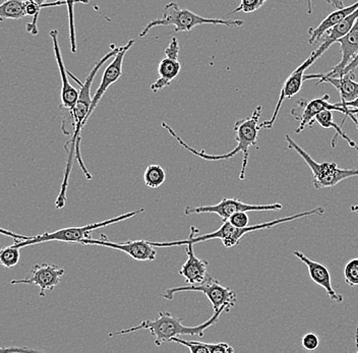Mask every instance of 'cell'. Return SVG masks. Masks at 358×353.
Segmentation results:
<instances>
[{
  "label": "cell",
  "instance_id": "34",
  "mask_svg": "<svg viewBox=\"0 0 358 353\" xmlns=\"http://www.w3.org/2000/svg\"><path fill=\"white\" fill-rule=\"evenodd\" d=\"M35 350L27 347H3L0 346V352H34Z\"/></svg>",
  "mask_w": 358,
  "mask_h": 353
},
{
  "label": "cell",
  "instance_id": "37",
  "mask_svg": "<svg viewBox=\"0 0 358 353\" xmlns=\"http://www.w3.org/2000/svg\"><path fill=\"white\" fill-rule=\"evenodd\" d=\"M306 8H308V13L310 15L313 13V0H304Z\"/></svg>",
  "mask_w": 358,
  "mask_h": 353
},
{
  "label": "cell",
  "instance_id": "21",
  "mask_svg": "<svg viewBox=\"0 0 358 353\" xmlns=\"http://www.w3.org/2000/svg\"><path fill=\"white\" fill-rule=\"evenodd\" d=\"M315 122L319 124L320 127H323V129H334L336 134L334 137L332 138V141H331V146H332V148H336V147H337L338 138H342L343 140L346 141L349 147H351V148H353L355 151L358 152V145L357 143H355L352 138H349L348 136H347V134L344 133L341 126H338V124L334 122V120H333V111H322V113H320L317 116H315Z\"/></svg>",
  "mask_w": 358,
  "mask_h": 353
},
{
  "label": "cell",
  "instance_id": "27",
  "mask_svg": "<svg viewBox=\"0 0 358 353\" xmlns=\"http://www.w3.org/2000/svg\"><path fill=\"white\" fill-rule=\"evenodd\" d=\"M344 277L347 285L351 287L358 286V258L352 259L346 264Z\"/></svg>",
  "mask_w": 358,
  "mask_h": 353
},
{
  "label": "cell",
  "instance_id": "31",
  "mask_svg": "<svg viewBox=\"0 0 358 353\" xmlns=\"http://www.w3.org/2000/svg\"><path fill=\"white\" fill-rule=\"evenodd\" d=\"M210 353H234V348L230 346L229 344L224 343H208Z\"/></svg>",
  "mask_w": 358,
  "mask_h": 353
},
{
  "label": "cell",
  "instance_id": "1",
  "mask_svg": "<svg viewBox=\"0 0 358 353\" xmlns=\"http://www.w3.org/2000/svg\"><path fill=\"white\" fill-rule=\"evenodd\" d=\"M326 212L324 206L313 208L312 210L308 211L301 212V213L293 214V215L283 217V218L275 219V220L268 221V222L261 223V224L252 225V226H248L243 228L235 227L228 220H224L223 224L216 231L211 232V233L203 234V236H196V234L200 232L199 228L192 226L190 227L189 236L187 240L169 241V243H154L150 241L153 247H182L187 243H203V241L212 240H220L222 241L224 247L226 249H230L241 243V238L248 233L252 232L259 231V230L270 229L277 226V225L285 224V223H290L292 221L299 220V219L306 218L310 216H323Z\"/></svg>",
  "mask_w": 358,
  "mask_h": 353
},
{
  "label": "cell",
  "instance_id": "3",
  "mask_svg": "<svg viewBox=\"0 0 358 353\" xmlns=\"http://www.w3.org/2000/svg\"><path fill=\"white\" fill-rule=\"evenodd\" d=\"M262 109L263 107L257 106L255 109L252 115L250 117L243 118V120H237L235 122L234 129L235 131V141L237 145L234 150H232L229 153L222 154V155H209L205 151H198V150L192 148L189 144L185 142L173 129H171L165 122H162L163 129H166L168 133L170 134L172 138L178 141V144L182 148L189 151V153L194 154V156H198L201 159L206 161H221L229 160L234 158L235 155L238 153L243 154V165H241V174H239V180H245L246 167H248V157H250V147H256L257 149V138H259V133L261 131V126H259V118L262 116Z\"/></svg>",
  "mask_w": 358,
  "mask_h": 353
},
{
  "label": "cell",
  "instance_id": "23",
  "mask_svg": "<svg viewBox=\"0 0 358 353\" xmlns=\"http://www.w3.org/2000/svg\"><path fill=\"white\" fill-rule=\"evenodd\" d=\"M166 180V172L162 166L151 164L145 168L144 172V182L148 187L158 189Z\"/></svg>",
  "mask_w": 358,
  "mask_h": 353
},
{
  "label": "cell",
  "instance_id": "12",
  "mask_svg": "<svg viewBox=\"0 0 358 353\" xmlns=\"http://www.w3.org/2000/svg\"><path fill=\"white\" fill-rule=\"evenodd\" d=\"M30 276L24 279H13L10 284H30L39 286L41 297L45 296L46 290H53L59 284L66 271L55 264H36L31 269Z\"/></svg>",
  "mask_w": 358,
  "mask_h": 353
},
{
  "label": "cell",
  "instance_id": "5",
  "mask_svg": "<svg viewBox=\"0 0 358 353\" xmlns=\"http://www.w3.org/2000/svg\"><path fill=\"white\" fill-rule=\"evenodd\" d=\"M144 208H141V209L136 210V211L129 212V213L122 214V215L114 217V218L107 219V220L102 221V222L91 223V224L86 225V226L62 228V229L56 230V231L45 232V233L40 234V236H30L27 240H15L13 245L19 247V249H22V247H28V245H39V243H49V241L80 243V245L83 240L91 238V234L95 230L109 226V225L116 224V223L133 218V217L144 213Z\"/></svg>",
  "mask_w": 358,
  "mask_h": 353
},
{
  "label": "cell",
  "instance_id": "11",
  "mask_svg": "<svg viewBox=\"0 0 358 353\" xmlns=\"http://www.w3.org/2000/svg\"><path fill=\"white\" fill-rule=\"evenodd\" d=\"M83 245H98V247H109L129 254L136 261L145 262V261H154L157 257L155 247L149 243V240H129L127 243H113L107 238L105 234H101L100 240L87 238L80 243Z\"/></svg>",
  "mask_w": 358,
  "mask_h": 353
},
{
  "label": "cell",
  "instance_id": "17",
  "mask_svg": "<svg viewBox=\"0 0 358 353\" xmlns=\"http://www.w3.org/2000/svg\"><path fill=\"white\" fill-rule=\"evenodd\" d=\"M194 245L192 243L185 245L187 260L179 270V275L182 276L189 284H199V283L203 282L208 277L207 272L208 267H209L208 261L196 256Z\"/></svg>",
  "mask_w": 358,
  "mask_h": 353
},
{
  "label": "cell",
  "instance_id": "30",
  "mask_svg": "<svg viewBox=\"0 0 358 353\" xmlns=\"http://www.w3.org/2000/svg\"><path fill=\"white\" fill-rule=\"evenodd\" d=\"M230 223L235 227L243 228L250 226V218H248V212H238L228 219Z\"/></svg>",
  "mask_w": 358,
  "mask_h": 353
},
{
  "label": "cell",
  "instance_id": "8",
  "mask_svg": "<svg viewBox=\"0 0 358 353\" xmlns=\"http://www.w3.org/2000/svg\"><path fill=\"white\" fill-rule=\"evenodd\" d=\"M329 101H330V95H324L323 97L315 98L313 100L299 99L297 106L291 109L290 111V114L294 117V120L299 122V126L295 129V134H301L306 127H312L315 124V116L324 110L343 113L344 118L341 122V127L347 118L350 117L358 129V110L357 109H345L340 106L338 103L332 104Z\"/></svg>",
  "mask_w": 358,
  "mask_h": 353
},
{
  "label": "cell",
  "instance_id": "14",
  "mask_svg": "<svg viewBox=\"0 0 358 353\" xmlns=\"http://www.w3.org/2000/svg\"><path fill=\"white\" fill-rule=\"evenodd\" d=\"M336 43L339 44L341 48V60L339 64H336L334 68L326 73L319 75H304V80L324 79V78H340L346 66L355 59L358 53V17L353 24L351 30L343 37L337 40Z\"/></svg>",
  "mask_w": 358,
  "mask_h": 353
},
{
  "label": "cell",
  "instance_id": "24",
  "mask_svg": "<svg viewBox=\"0 0 358 353\" xmlns=\"http://www.w3.org/2000/svg\"><path fill=\"white\" fill-rule=\"evenodd\" d=\"M21 259V249L10 245L0 249V264L8 269L15 267Z\"/></svg>",
  "mask_w": 358,
  "mask_h": 353
},
{
  "label": "cell",
  "instance_id": "29",
  "mask_svg": "<svg viewBox=\"0 0 358 353\" xmlns=\"http://www.w3.org/2000/svg\"><path fill=\"white\" fill-rule=\"evenodd\" d=\"M301 345L308 352H315L320 346L319 336L313 333H308L302 337Z\"/></svg>",
  "mask_w": 358,
  "mask_h": 353
},
{
  "label": "cell",
  "instance_id": "6",
  "mask_svg": "<svg viewBox=\"0 0 358 353\" xmlns=\"http://www.w3.org/2000/svg\"><path fill=\"white\" fill-rule=\"evenodd\" d=\"M285 138L287 141L288 149L296 152L310 167L313 173V185L317 191L331 189L348 178L358 176V169L339 168L338 165L333 162H317L306 150L297 145L290 136L286 135Z\"/></svg>",
  "mask_w": 358,
  "mask_h": 353
},
{
  "label": "cell",
  "instance_id": "28",
  "mask_svg": "<svg viewBox=\"0 0 358 353\" xmlns=\"http://www.w3.org/2000/svg\"><path fill=\"white\" fill-rule=\"evenodd\" d=\"M261 6H262L259 0H241L239 6L228 15H234V13H252L259 10Z\"/></svg>",
  "mask_w": 358,
  "mask_h": 353
},
{
  "label": "cell",
  "instance_id": "10",
  "mask_svg": "<svg viewBox=\"0 0 358 353\" xmlns=\"http://www.w3.org/2000/svg\"><path fill=\"white\" fill-rule=\"evenodd\" d=\"M51 39H52L53 50L56 62H57L58 69H59L60 78H62V105H60V110L62 113V131L66 134V127L71 126V134H73V127H71V111L75 107L76 103L78 101V91L75 87L71 86L69 82V73L64 66V59H62V51H60L59 43H58V31L51 30Z\"/></svg>",
  "mask_w": 358,
  "mask_h": 353
},
{
  "label": "cell",
  "instance_id": "9",
  "mask_svg": "<svg viewBox=\"0 0 358 353\" xmlns=\"http://www.w3.org/2000/svg\"><path fill=\"white\" fill-rule=\"evenodd\" d=\"M283 206L275 203L268 205L246 204L238 199L223 198L220 203L212 206H200V207H185V214L187 216L192 214H217L222 220H228L234 214L238 212H277L281 211Z\"/></svg>",
  "mask_w": 358,
  "mask_h": 353
},
{
  "label": "cell",
  "instance_id": "19",
  "mask_svg": "<svg viewBox=\"0 0 358 353\" xmlns=\"http://www.w3.org/2000/svg\"><path fill=\"white\" fill-rule=\"evenodd\" d=\"M323 82H329L337 89L341 98V101L338 104L343 108L345 103L352 101L358 97V82L355 80V73H348L340 78H324L319 80L317 84Z\"/></svg>",
  "mask_w": 358,
  "mask_h": 353
},
{
  "label": "cell",
  "instance_id": "18",
  "mask_svg": "<svg viewBox=\"0 0 358 353\" xmlns=\"http://www.w3.org/2000/svg\"><path fill=\"white\" fill-rule=\"evenodd\" d=\"M357 10H358V1L351 4V6H346V8L343 6L342 8H338L335 12L330 13L328 17H324L323 22L319 26L315 27V28H310L308 30V35H310L308 43L310 45H315V42L320 41L329 29L332 28L339 22L343 21L345 17Z\"/></svg>",
  "mask_w": 358,
  "mask_h": 353
},
{
  "label": "cell",
  "instance_id": "4",
  "mask_svg": "<svg viewBox=\"0 0 358 353\" xmlns=\"http://www.w3.org/2000/svg\"><path fill=\"white\" fill-rule=\"evenodd\" d=\"M243 22L239 20L211 19V17H201L187 8H179L176 2H170L164 6L163 17L161 19L152 20L140 33V38H144L152 29L157 27L173 26L176 32H189L196 27L201 24H220L228 28H241Z\"/></svg>",
  "mask_w": 358,
  "mask_h": 353
},
{
  "label": "cell",
  "instance_id": "22",
  "mask_svg": "<svg viewBox=\"0 0 358 353\" xmlns=\"http://www.w3.org/2000/svg\"><path fill=\"white\" fill-rule=\"evenodd\" d=\"M24 2L26 0H4L0 3V21L21 20L26 17Z\"/></svg>",
  "mask_w": 358,
  "mask_h": 353
},
{
  "label": "cell",
  "instance_id": "25",
  "mask_svg": "<svg viewBox=\"0 0 358 353\" xmlns=\"http://www.w3.org/2000/svg\"><path fill=\"white\" fill-rule=\"evenodd\" d=\"M83 0H64L67 8V15H69V39H71V52H77V35H76V24H75V4ZM87 2L89 0H84Z\"/></svg>",
  "mask_w": 358,
  "mask_h": 353
},
{
  "label": "cell",
  "instance_id": "16",
  "mask_svg": "<svg viewBox=\"0 0 358 353\" xmlns=\"http://www.w3.org/2000/svg\"><path fill=\"white\" fill-rule=\"evenodd\" d=\"M293 256L296 257L299 260H301L308 267L310 279H312L315 284L321 286L322 288L326 290L327 294L330 297L331 301L337 303H343L344 297L342 294H338L334 287H333L332 277H331L330 271H329L326 266H324L323 264L315 262V261L308 258L301 251L293 252Z\"/></svg>",
  "mask_w": 358,
  "mask_h": 353
},
{
  "label": "cell",
  "instance_id": "36",
  "mask_svg": "<svg viewBox=\"0 0 358 353\" xmlns=\"http://www.w3.org/2000/svg\"><path fill=\"white\" fill-rule=\"evenodd\" d=\"M344 108H353L358 110V97L357 99L352 100V101L345 103V104H344Z\"/></svg>",
  "mask_w": 358,
  "mask_h": 353
},
{
  "label": "cell",
  "instance_id": "40",
  "mask_svg": "<svg viewBox=\"0 0 358 353\" xmlns=\"http://www.w3.org/2000/svg\"><path fill=\"white\" fill-rule=\"evenodd\" d=\"M259 1H261V4L262 6H264V4L266 3V2L268 1V0H259Z\"/></svg>",
  "mask_w": 358,
  "mask_h": 353
},
{
  "label": "cell",
  "instance_id": "2",
  "mask_svg": "<svg viewBox=\"0 0 358 353\" xmlns=\"http://www.w3.org/2000/svg\"><path fill=\"white\" fill-rule=\"evenodd\" d=\"M223 312H227L225 308H221L220 310L214 312L211 318L203 322L201 325L185 326L181 322L182 319L173 316L169 312L162 310V312H159L156 319H145V321L141 322L138 326L110 333L109 337L120 336V335L129 334V333L136 332V331L147 330L151 333L152 336L155 339L156 346L160 347L163 343L171 340L173 337H181L185 336V335L203 337L206 331L218 323L219 319H220Z\"/></svg>",
  "mask_w": 358,
  "mask_h": 353
},
{
  "label": "cell",
  "instance_id": "35",
  "mask_svg": "<svg viewBox=\"0 0 358 353\" xmlns=\"http://www.w3.org/2000/svg\"><path fill=\"white\" fill-rule=\"evenodd\" d=\"M326 1L327 3L330 4V6L335 8L336 10L343 8V0H326Z\"/></svg>",
  "mask_w": 358,
  "mask_h": 353
},
{
  "label": "cell",
  "instance_id": "13",
  "mask_svg": "<svg viewBox=\"0 0 358 353\" xmlns=\"http://www.w3.org/2000/svg\"><path fill=\"white\" fill-rule=\"evenodd\" d=\"M317 60V57L312 53L310 57H308L306 62H302L299 68L294 69V71H292L289 77L286 79L283 87H282L281 92H280L279 100L278 102H277L276 108H275L272 117H271V120H266V122L259 124L262 129H272L275 122H276L277 117H278L282 104L285 101V99H290V98L294 97L295 95L299 93V91H301L302 88V82H303L304 80V71L310 69V66H312Z\"/></svg>",
  "mask_w": 358,
  "mask_h": 353
},
{
  "label": "cell",
  "instance_id": "15",
  "mask_svg": "<svg viewBox=\"0 0 358 353\" xmlns=\"http://www.w3.org/2000/svg\"><path fill=\"white\" fill-rule=\"evenodd\" d=\"M134 43H136V40L131 39L129 40L124 46L120 47V51L116 53L115 57H113V60H112L109 66L105 69L99 88L97 89L95 95L92 98L91 107H90L88 116H87L88 120L90 116L92 115V113H94V110L97 108L98 104H99L101 99H102L103 96L105 95L107 90L110 88L112 85L115 84V82L122 78L123 59H124L127 51L133 47Z\"/></svg>",
  "mask_w": 358,
  "mask_h": 353
},
{
  "label": "cell",
  "instance_id": "32",
  "mask_svg": "<svg viewBox=\"0 0 358 353\" xmlns=\"http://www.w3.org/2000/svg\"><path fill=\"white\" fill-rule=\"evenodd\" d=\"M179 51H180V48H179L178 38L173 37L169 45L165 49V57L178 59Z\"/></svg>",
  "mask_w": 358,
  "mask_h": 353
},
{
  "label": "cell",
  "instance_id": "20",
  "mask_svg": "<svg viewBox=\"0 0 358 353\" xmlns=\"http://www.w3.org/2000/svg\"><path fill=\"white\" fill-rule=\"evenodd\" d=\"M181 71V64L178 59L165 57L158 64V79L151 85V91L154 93L163 90L170 86L178 77Z\"/></svg>",
  "mask_w": 358,
  "mask_h": 353
},
{
  "label": "cell",
  "instance_id": "33",
  "mask_svg": "<svg viewBox=\"0 0 358 353\" xmlns=\"http://www.w3.org/2000/svg\"><path fill=\"white\" fill-rule=\"evenodd\" d=\"M0 234H2V236H10V238H13V240H24L30 238V236H20V234L11 232L10 230L3 229V228H0Z\"/></svg>",
  "mask_w": 358,
  "mask_h": 353
},
{
  "label": "cell",
  "instance_id": "26",
  "mask_svg": "<svg viewBox=\"0 0 358 353\" xmlns=\"http://www.w3.org/2000/svg\"><path fill=\"white\" fill-rule=\"evenodd\" d=\"M170 342H174V343L185 346V347L189 348V352L192 353H210L208 343H205V342L185 340V339H182L181 337H173Z\"/></svg>",
  "mask_w": 358,
  "mask_h": 353
},
{
  "label": "cell",
  "instance_id": "39",
  "mask_svg": "<svg viewBox=\"0 0 358 353\" xmlns=\"http://www.w3.org/2000/svg\"><path fill=\"white\" fill-rule=\"evenodd\" d=\"M34 1H35L36 3L39 4V6H44L48 0H34Z\"/></svg>",
  "mask_w": 358,
  "mask_h": 353
},
{
  "label": "cell",
  "instance_id": "7",
  "mask_svg": "<svg viewBox=\"0 0 358 353\" xmlns=\"http://www.w3.org/2000/svg\"><path fill=\"white\" fill-rule=\"evenodd\" d=\"M181 292H201L211 303L214 312L225 308L226 312H230L236 305V292L227 286H223L217 279L208 276L203 282L199 284L178 286V287L168 288L162 294L163 298L172 301L174 296Z\"/></svg>",
  "mask_w": 358,
  "mask_h": 353
},
{
  "label": "cell",
  "instance_id": "38",
  "mask_svg": "<svg viewBox=\"0 0 358 353\" xmlns=\"http://www.w3.org/2000/svg\"><path fill=\"white\" fill-rule=\"evenodd\" d=\"M350 211L353 212V213L358 214V205L351 206Z\"/></svg>",
  "mask_w": 358,
  "mask_h": 353
}]
</instances>
